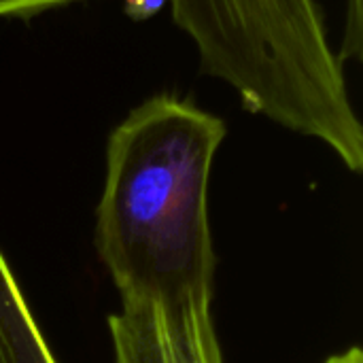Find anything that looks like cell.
<instances>
[{"label":"cell","instance_id":"obj_1","mask_svg":"<svg viewBox=\"0 0 363 363\" xmlns=\"http://www.w3.org/2000/svg\"><path fill=\"white\" fill-rule=\"evenodd\" d=\"M225 136L221 117L168 91L111 130L94 240L121 302L213 298L208 183Z\"/></svg>","mask_w":363,"mask_h":363},{"label":"cell","instance_id":"obj_2","mask_svg":"<svg viewBox=\"0 0 363 363\" xmlns=\"http://www.w3.org/2000/svg\"><path fill=\"white\" fill-rule=\"evenodd\" d=\"M204 77L230 85L247 113L315 138L355 174L363 125L317 0H170Z\"/></svg>","mask_w":363,"mask_h":363},{"label":"cell","instance_id":"obj_3","mask_svg":"<svg viewBox=\"0 0 363 363\" xmlns=\"http://www.w3.org/2000/svg\"><path fill=\"white\" fill-rule=\"evenodd\" d=\"M213 298L121 302L108 317L115 363H223Z\"/></svg>","mask_w":363,"mask_h":363},{"label":"cell","instance_id":"obj_4","mask_svg":"<svg viewBox=\"0 0 363 363\" xmlns=\"http://www.w3.org/2000/svg\"><path fill=\"white\" fill-rule=\"evenodd\" d=\"M0 332L13 363H57L0 251Z\"/></svg>","mask_w":363,"mask_h":363},{"label":"cell","instance_id":"obj_5","mask_svg":"<svg viewBox=\"0 0 363 363\" xmlns=\"http://www.w3.org/2000/svg\"><path fill=\"white\" fill-rule=\"evenodd\" d=\"M83 0H0V19H32L45 11Z\"/></svg>","mask_w":363,"mask_h":363},{"label":"cell","instance_id":"obj_6","mask_svg":"<svg viewBox=\"0 0 363 363\" xmlns=\"http://www.w3.org/2000/svg\"><path fill=\"white\" fill-rule=\"evenodd\" d=\"M170 0H123V13L132 21H147L155 17Z\"/></svg>","mask_w":363,"mask_h":363},{"label":"cell","instance_id":"obj_7","mask_svg":"<svg viewBox=\"0 0 363 363\" xmlns=\"http://www.w3.org/2000/svg\"><path fill=\"white\" fill-rule=\"evenodd\" d=\"M323 363H363V353L359 347H351L349 351H342L338 355H332Z\"/></svg>","mask_w":363,"mask_h":363},{"label":"cell","instance_id":"obj_8","mask_svg":"<svg viewBox=\"0 0 363 363\" xmlns=\"http://www.w3.org/2000/svg\"><path fill=\"white\" fill-rule=\"evenodd\" d=\"M0 363H13L11 355H9V349H6V342L2 338V332H0Z\"/></svg>","mask_w":363,"mask_h":363}]
</instances>
